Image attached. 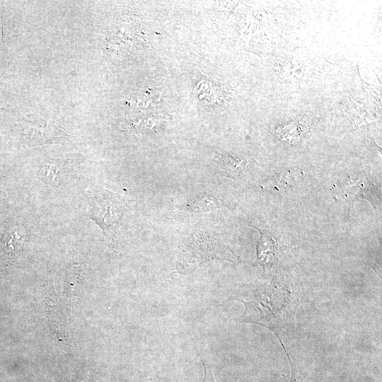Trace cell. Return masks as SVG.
<instances>
[{"label": "cell", "mask_w": 382, "mask_h": 382, "mask_svg": "<svg viewBox=\"0 0 382 382\" xmlns=\"http://www.w3.org/2000/svg\"><path fill=\"white\" fill-rule=\"evenodd\" d=\"M238 301L245 305V311L238 321L270 329L281 344L283 335L294 325L296 301L289 289L275 278L255 290L250 300Z\"/></svg>", "instance_id": "cell-1"}, {"label": "cell", "mask_w": 382, "mask_h": 382, "mask_svg": "<svg viewBox=\"0 0 382 382\" xmlns=\"http://www.w3.org/2000/svg\"><path fill=\"white\" fill-rule=\"evenodd\" d=\"M236 257L231 250L214 238L206 234L191 236L181 247L177 261L180 273H190L201 264L214 259L234 260Z\"/></svg>", "instance_id": "cell-2"}, {"label": "cell", "mask_w": 382, "mask_h": 382, "mask_svg": "<svg viewBox=\"0 0 382 382\" xmlns=\"http://www.w3.org/2000/svg\"><path fill=\"white\" fill-rule=\"evenodd\" d=\"M94 212V218L101 227L112 231L118 224L123 214L122 202L114 194L105 191L98 198Z\"/></svg>", "instance_id": "cell-3"}, {"label": "cell", "mask_w": 382, "mask_h": 382, "mask_svg": "<svg viewBox=\"0 0 382 382\" xmlns=\"http://www.w3.org/2000/svg\"><path fill=\"white\" fill-rule=\"evenodd\" d=\"M224 205V202L216 196L202 193L189 199L180 209L191 213H203L214 211Z\"/></svg>", "instance_id": "cell-4"}, {"label": "cell", "mask_w": 382, "mask_h": 382, "mask_svg": "<svg viewBox=\"0 0 382 382\" xmlns=\"http://www.w3.org/2000/svg\"><path fill=\"white\" fill-rule=\"evenodd\" d=\"M254 228H257L261 235L257 247V262L265 268L272 265L277 250V244L267 232Z\"/></svg>", "instance_id": "cell-5"}, {"label": "cell", "mask_w": 382, "mask_h": 382, "mask_svg": "<svg viewBox=\"0 0 382 382\" xmlns=\"http://www.w3.org/2000/svg\"><path fill=\"white\" fill-rule=\"evenodd\" d=\"M50 125L46 123H34L30 124V138L36 141L45 142L49 139H52L59 137V131L55 128H52L47 132H43L48 128Z\"/></svg>", "instance_id": "cell-6"}, {"label": "cell", "mask_w": 382, "mask_h": 382, "mask_svg": "<svg viewBox=\"0 0 382 382\" xmlns=\"http://www.w3.org/2000/svg\"><path fill=\"white\" fill-rule=\"evenodd\" d=\"M225 170L232 175L241 174L248 166V161L244 157L224 156L222 158Z\"/></svg>", "instance_id": "cell-7"}, {"label": "cell", "mask_w": 382, "mask_h": 382, "mask_svg": "<svg viewBox=\"0 0 382 382\" xmlns=\"http://www.w3.org/2000/svg\"><path fill=\"white\" fill-rule=\"evenodd\" d=\"M10 239L6 241L7 245L12 249H19L25 243L26 238L25 230L22 227H16L9 234Z\"/></svg>", "instance_id": "cell-8"}, {"label": "cell", "mask_w": 382, "mask_h": 382, "mask_svg": "<svg viewBox=\"0 0 382 382\" xmlns=\"http://www.w3.org/2000/svg\"><path fill=\"white\" fill-rule=\"evenodd\" d=\"M291 365V376L289 382H306V374L291 361L287 354Z\"/></svg>", "instance_id": "cell-9"}, {"label": "cell", "mask_w": 382, "mask_h": 382, "mask_svg": "<svg viewBox=\"0 0 382 382\" xmlns=\"http://www.w3.org/2000/svg\"><path fill=\"white\" fill-rule=\"evenodd\" d=\"M202 362L204 370V376L202 382H216L209 365L202 359Z\"/></svg>", "instance_id": "cell-10"}, {"label": "cell", "mask_w": 382, "mask_h": 382, "mask_svg": "<svg viewBox=\"0 0 382 382\" xmlns=\"http://www.w3.org/2000/svg\"><path fill=\"white\" fill-rule=\"evenodd\" d=\"M1 36H2V32H1V28H0V40H1Z\"/></svg>", "instance_id": "cell-11"}]
</instances>
